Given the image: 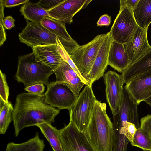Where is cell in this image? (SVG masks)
I'll list each match as a JSON object with an SVG mask.
<instances>
[{
	"instance_id": "cell-19",
	"label": "cell",
	"mask_w": 151,
	"mask_h": 151,
	"mask_svg": "<svg viewBox=\"0 0 151 151\" xmlns=\"http://www.w3.org/2000/svg\"><path fill=\"white\" fill-rule=\"evenodd\" d=\"M133 12L138 26L148 29L151 23V0H139Z\"/></svg>"
},
{
	"instance_id": "cell-7",
	"label": "cell",
	"mask_w": 151,
	"mask_h": 151,
	"mask_svg": "<svg viewBox=\"0 0 151 151\" xmlns=\"http://www.w3.org/2000/svg\"><path fill=\"white\" fill-rule=\"evenodd\" d=\"M57 36L47 29L41 23L27 21V24L18 37L21 42L32 49L34 47L56 44Z\"/></svg>"
},
{
	"instance_id": "cell-16",
	"label": "cell",
	"mask_w": 151,
	"mask_h": 151,
	"mask_svg": "<svg viewBox=\"0 0 151 151\" xmlns=\"http://www.w3.org/2000/svg\"><path fill=\"white\" fill-rule=\"evenodd\" d=\"M36 61L55 70L63 60L57 44H49L34 47L32 49Z\"/></svg>"
},
{
	"instance_id": "cell-14",
	"label": "cell",
	"mask_w": 151,
	"mask_h": 151,
	"mask_svg": "<svg viewBox=\"0 0 151 151\" xmlns=\"http://www.w3.org/2000/svg\"><path fill=\"white\" fill-rule=\"evenodd\" d=\"M112 41L110 32L106 33L89 74L91 86L95 81L103 76L107 69L109 53Z\"/></svg>"
},
{
	"instance_id": "cell-34",
	"label": "cell",
	"mask_w": 151,
	"mask_h": 151,
	"mask_svg": "<svg viewBox=\"0 0 151 151\" xmlns=\"http://www.w3.org/2000/svg\"><path fill=\"white\" fill-rule=\"evenodd\" d=\"M15 19L10 15L5 17L3 19V25L5 29H10L15 26Z\"/></svg>"
},
{
	"instance_id": "cell-12",
	"label": "cell",
	"mask_w": 151,
	"mask_h": 151,
	"mask_svg": "<svg viewBox=\"0 0 151 151\" xmlns=\"http://www.w3.org/2000/svg\"><path fill=\"white\" fill-rule=\"evenodd\" d=\"M147 30L138 26L129 40L124 44L130 65L141 58L151 47L147 40Z\"/></svg>"
},
{
	"instance_id": "cell-17",
	"label": "cell",
	"mask_w": 151,
	"mask_h": 151,
	"mask_svg": "<svg viewBox=\"0 0 151 151\" xmlns=\"http://www.w3.org/2000/svg\"><path fill=\"white\" fill-rule=\"evenodd\" d=\"M108 64L122 73L130 66L129 59L123 44L113 40L109 53Z\"/></svg>"
},
{
	"instance_id": "cell-6",
	"label": "cell",
	"mask_w": 151,
	"mask_h": 151,
	"mask_svg": "<svg viewBox=\"0 0 151 151\" xmlns=\"http://www.w3.org/2000/svg\"><path fill=\"white\" fill-rule=\"evenodd\" d=\"M138 27L133 10L120 6L119 12L109 32L113 40L124 45L132 37Z\"/></svg>"
},
{
	"instance_id": "cell-22",
	"label": "cell",
	"mask_w": 151,
	"mask_h": 151,
	"mask_svg": "<svg viewBox=\"0 0 151 151\" xmlns=\"http://www.w3.org/2000/svg\"><path fill=\"white\" fill-rule=\"evenodd\" d=\"M36 126L48 140L53 151H64L60 139V129H58L47 122L40 124Z\"/></svg>"
},
{
	"instance_id": "cell-32",
	"label": "cell",
	"mask_w": 151,
	"mask_h": 151,
	"mask_svg": "<svg viewBox=\"0 0 151 151\" xmlns=\"http://www.w3.org/2000/svg\"><path fill=\"white\" fill-rule=\"evenodd\" d=\"M137 128L133 123L129 122L125 127L124 134L130 143L133 142Z\"/></svg>"
},
{
	"instance_id": "cell-27",
	"label": "cell",
	"mask_w": 151,
	"mask_h": 151,
	"mask_svg": "<svg viewBox=\"0 0 151 151\" xmlns=\"http://www.w3.org/2000/svg\"><path fill=\"white\" fill-rule=\"evenodd\" d=\"M9 88L6 80V76L0 70V100L8 103L9 96Z\"/></svg>"
},
{
	"instance_id": "cell-35",
	"label": "cell",
	"mask_w": 151,
	"mask_h": 151,
	"mask_svg": "<svg viewBox=\"0 0 151 151\" xmlns=\"http://www.w3.org/2000/svg\"><path fill=\"white\" fill-rule=\"evenodd\" d=\"M111 17L108 14H104L101 15L97 22L98 26H109L111 22Z\"/></svg>"
},
{
	"instance_id": "cell-31",
	"label": "cell",
	"mask_w": 151,
	"mask_h": 151,
	"mask_svg": "<svg viewBox=\"0 0 151 151\" xmlns=\"http://www.w3.org/2000/svg\"><path fill=\"white\" fill-rule=\"evenodd\" d=\"M45 88L43 84L38 83L26 86L24 90L29 93L40 95L44 92Z\"/></svg>"
},
{
	"instance_id": "cell-21",
	"label": "cell",
	"mask_w": 151,
	"mask_h": 151,
	"mask_svg": "<svg viewBox=\"0 0 151 151\" xmlns=\"http://www.w3.org/2000/svg\"><path fill=\"white\" fill-rule=\"evenodd\" d=\"M36 132L35 136L27 141L20 143L13 142L7 144L5 151H43L45 145Z\"/></svg>"
},
{
	"instance_id": "cell-26",
	"label": "cell",
	"mask_w": 151,
	"mask_h": 151,
	"mask_svg": "<svg viewBox=\"0 0 151 151\" xmlns=\"http://www.w3.org/2000/svg\"><path fill=\"white\" fill-rule=\"evenodd\" d=\"M56 42L58 49L63 60L66 62L70 66L76 73L82 82L85 84V85L90 86L88 81L81 73L70 55L62 45L58 36H57L56 37Z\"/></svg>"
},
{
	"instance_id": "cell-2",
	"label": "cell",
	"mask_w": 151,
	"mask_h": 151,
	"mask_svg": "<svg viewBox=\"0 0 151 151\" xmlns=\"http://www.w3.org/2000/svg\"><path fill=\"white\" fill-rule=\"evenodd\" d=\"M106 104L96 101L88 124L84 132L96 151H113V123L106 112Z\"/></svg>"
},
{
	"instance_id": "cell-29",
	"label": "cell",
	"mask_w": 151,
	"mask_h": 151,
	"mask_svg": "<svg viewBox=\"0 0 151 151\" xmlns=\"http://www.w3.org/2000/svg\"><path fill=\"white\" fill-rule=\"evenodd\" d=\"M0 1V46H1L5 41L6 38V34L5 29L3 25L4 17V9L5 7L4 6L3 0Z\"/></svg>"
},
{
	"instance_id": "cell-4",
	"label": "cell",
	"mask_w": 151,
	"mask_h": 151,
	"mask_svg": "<svg viewBox=\"0 0 151 151\" xmlns=\"http://www.w3.org/2000/svg\"><path fill=\"white\" fill-rule=\"evenodd\" d=\"M96 100L92 86L86 85L69 110L70 122L82 132L88 124Z\"/></svg>"
},
{
	"instance_id": "cell-3",
	"label": "cell",
	"mask_w": 151,
	"mask_h": 151,
	"mask_svg": "<svg viewBox=\"0 0 151 151\" xmlns=\"http://www.w3.org/2000/svg\"><path fill=\"white\" fill-rule=\"evenodd\" d=\"M54 73L50 67L37 62L35 55L32 53L19 56L15 75L17 80L26 86L41 83L47 86L50 75Z\"/></svg>"
},
{
	"instance_id": "cell-37",
	"label": "cell",
	"mask_w": 151,
	"mask_h": 151,
	"mask_svg": "<svg viewBox=\"0 0 151 151\" xmlns=\"http://www.w3.org/2000/svg\"><path fill=\"white\" fill-rule=\"evenodd\" d=\"M144 101L150 106H151V96L147 99Z\"/></svg>"
},
{
	"instance_id": "cell-9",
	"label": "cell",
	"mask_w": 151,
	"mask_h": 151,
	"mask_svg": "<svg viewBox=\"0 0 151 151\" xmlns=\"http://www.w3.org/2000/svg\"><path fill=\"white\" fill-rule=\"evenodd\" d=\"M60 130V139L64 151H96L84 132L71 122Z\"/></svg>"
},
{
	"instance_id": "cell-23",
	"label": "cell",
	"mask_w": 151,
	"mask_h": 151,
	"mask_svg": "<svg viewBox=\"0 0 151 151\" xmlns=\"http://www.w3.org/2000/svg\"><path fill=\"white\" fill-rule=\"evenodd\" d=\"M43 26L58 37L67 40L73 39L67 32L65 23L51 17H45L41 22Z\"/></svg>"
},
{
	"instance_id": "cell-38",
	"label": "cell",
	"mask_w": 151,
	"mask_h": 151,
	"mask_svg": "<svg viewBox=\"0 0 151 151\" xmlns=\"http://www.w3.org/2000/svg\"></svg>"
},
{
	"instance_id": "cell-5",
	"label": "cell",
	"mask_w": 151,
	"mask_h": 151,
	"mask_svg": "<svg viewBox=\"0 0 151 151\" xmlns=\"http://www.w3.org/2000/svg\"><path fill=\"white\" fill-rule=\"evenodd\" d=\"M106 34L97 35L91 41L79 46L71 55V58L90 86L89 73L92 68Z\"/></svg>"
},
{
	"instance_id": "cell-20",
	"label": "cell",
	"mask_w": 151,
	"mask_h": 151,
	"mask_svg": "<svg viewBox=\"0 0 151 151\" xmlns=\"http://www.w3.org/2000/svg\"><path fill=\"white\" fill-rule=\"evenodd\" d=\"M20 11L27 21L35 23H41L45 17H51L47 11L37 2L25 3L21 7Z\"/></svg>"
},
{
	"instance_id": "cell-30",
	"label": "cell",
	"mask_w": 151,
	"mask_h": 151,
	"mask_svg": "<svg viewBox=\"0 0 151 151\" xmlns=\"http://www.w3.org/2000/svg\"><path fill=\"white\" fill-rule=\"evenodd\" d=\"M64 0H40L37 3L46 10L47 11L55 7Z\"/></svg>"
},
{
	"instance_id": "cell-11",
	"label": "cell",
	"mask_w": 151,
	"mask_h": 151,
	"mask_svg": "<svg viewBox=\"0 0 151 151\" xmlns=\"http://www.w3.org/2000/svg\"><path fill=\"white\" fill-rule=\"evenodd\" d=\"M92 0H64L54 8L47 11L52 18L65 24H70L73 18L81 9L86 8Z\"/></svg>"
},
{
	"instance_id": "cell-10",
	"label": "cell",
	"mask_w": 151,
	"mask_h": 151,
	"mask_svg": "<svg viewBox=\"0 0 151 151\" xmlns=\"http://www.w3.org/2000/svg\"><path fill=\"white\" fill-rule=\"evenodd\" d=\"M103 77L107 102L114 116L118 112L121 105L124 83L121 74L114 71H109Z\"/></svg>"
},
{
	"instance_id": "cell-36",
	"label": "cell",
	"mask_w": 151,
	"mask_h": 151,
	"mask_svg": "<svg viewBox=\"0 0 151 151\" xmlns=\"http://www.w3.org/2000/svg\"><path fill=\"white\" fill-rule=\"evenodd\" d=\"M139 0H121L120 6L127 7L132 10L136 6Z\"/></svg>"
},
{
	"instance_id": "cell-15",
	"label": "cell",
	"mask_w": 151,
	"mask_h": 151,
	"mask_svg": "<svg viewBox=\"0 0 151 151\" xmlns=\"http://www.w3.org/2000/svg\"><path fill=\"white\" fill-rule=\"evenodd\" d=\"M53 71L56 76V83L66 85L77 96H79L80 91L85 84L66 62L63 60Z\"/></svg>"
},
{
	"instance_id": "cell-28",
	"label": "cell",
	"mask_w": 151,
	"mask_h": 151,
	"mask_svg": "<svg viewBox=\"0 0 151 151\" xmlns=\"http://www.w3.org/2000/svg\"><path fill=\"white\" fill-rule=\"evenodd\" d=\"M140 128L151 138V114L141 119Z\"/></svg>"
},
{
	"instance_id": "cell-25",
	"label": "cell",
	"mask_w": 151,
	"mask_h": 151,
	"mask_svg": "<svg viewBox=\"0 0 151 151\" xmlns=\"http://www.w3.org/2000/svg\"><path fill=\"white\" fill-rule=\"evenodd\" d=\"M131 144L144 151H151V138L140 127L137 129Z\"/></svg>"
},
{
	"instance_id": "cell-8",
	"label": "cell",
	"mask_w": 151,
	"mask_h": 151,
	"mask_svg": "<svg viewBox=\"0 0 151 151\" xmlns=\"http://www.w3.org/2000/svg\"><path fill=\"white\" fill-rule=\"evenodd\" d=\"M46 86L44 94L46 102L60 110L66 109L69 111L78 97L64 84L54 81L49 82Z\"/></svg>"
},
{
	"instance_id": "cell-33",
	"label": "cell",
	"mask_w": 151,
	"mask_h": 151,
	"mask_svg": "<svg viewBox=\"0 0 151 151\" xmlns=\"http://www.w3.org/2000/svg\"><path fill=\"white\" fill-rule=\"evenodd\" d=\"M3 1L5 7L10 8L16 6L29 2V0H5Z\"/></svg>"
},
{
	"instance_id": "cell-1",
	"label": "cell",
	"mask_w": 151,
	"mask_h": 151,
	"mask_svg": "<svg viewBox=\"0 0 151 151\" xmlns=\"http://www.w3.org/2000/svg\"><path fill=\"white\" fill-rule=\"evenodd\" d=\"M14 108L12 119L16 137L25 127L44 122L51 124L60 110L46 103L44 94L28 92L17 95Z\"/></svg>"
},
{
	"instance_id": "cell-13",
	"label": "cell",
	"mask_w": 151,
	"mask_h": 151,
	"mask_svg": "<svg viewBox=\"0 0 151 151\" xmlns=\"http://www.w3.org/2000/svg\"><path fill=\"white\" fill-rule=\"evenodd\" d=\"M124 88L138 105L151 96V72L135 76L126 84Z\"/></svg>"
},
{
	"instance_id": "cell-24",
	"label": "cell",
	"mask_w": 151,
	"mask_h": 151,
	"mask_svg": "<svg viewBox=\"0 0 151 151\" xmlns=\"http://www.w3.org/2000/svg\"><path fill=\"white\" fill-rule=\"evenodd\" d=\"M0 101V134H4L12 120V115L14 108L10 102L6 103Z\"/></svg>"
},
{
	"instance_id": "cell-18",
	"label": "cell",
	"mask_w": 151,
	"mask_h": 151,
	"mask_svg": "<svg viewBox=\"0 0 151 151\" xmlns=\"http://www.w3.org/2000/svg\"><path fill=\"white\" fill-rule=\"evenodd\" d=\"M151 72V47L139 59L130 65L121 75L124 83L126 84L135 76Z\"/></svg>"
}]
</instances>
